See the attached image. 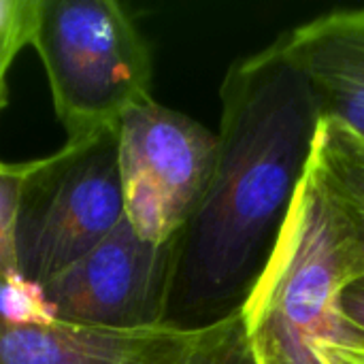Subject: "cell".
Instances as JSON below:
<instances>
[{
  "mask_svg": "<svg viewBox=\"0 0 364 364\" xmlns=\"http://www.w3.org/2000/svg\"><path fill=\"white\" fill-rule=\"evenodd\" d=\"M209 188L175 237L164 326L207 331L237 318L264 275L309 175L322 115L277 41L237 60L222 83Z\"/></svg>",
  "mask_w": 364,
  "mask_h": 364,
  "instance_id": "obj_1",
  "label": "cell"
},
{
  "mask_svg": "<svg viewBox=\"0 0 364 364\" xmlns=\"http://www.w3.org/2000/svg\"><path fill=\"white\" fill-rule=\"evenodd\" d=\"M364 273L356 241L309 168L277 250L241 316L258 364H322L346 333L341 294Z\"/></svg>",
  "mask_w": 364,
  "mask_h": 364,
  "instance_id": "obj_2",
  "label": "cell"
},
{
  "mask_svg": "<svg viewBox=\"0 0 364 364\" xmlns=\"http://www.w3.org/2000/svg\"><path fill=\"white\" fill-rule=\"evenodd\" d=\"M32 47L66 141L117 128L151 98V51L117 0H41Z\"/></svg>",
  "mask_w": 364,
  "mask_h": 364,
  "instance_id": "obj_3",
  "label": "cell"
},
{
  "mask_svg": "<svg viewBox=\"0 0 364 364\" xmlns=\"http://www.w3.org/2000/svg\"><path fill=\"white\" fill-rule=\"evenodd\" d=\"M124 220L117 128L32 160L17 220V271L47 284Z\"/></svg>",
  "mask_w": 364,
  "mask_h": 364,
  "instance_id": "obj_4",
  "label": "cell"
},
{
  "mask_svg": "<svg viewBox=\"0 0 364 364\" xmlns=\"http://www.w3.org/2000/svg\"><path fill=\"white\" fill-rule=\"evenodd\" d=\"M218 132L147 98L117 124L124 218L156 245L175 241L198 209L218 162Z\"/></svg>",
  "mask_w": 364,
  "mask_h": 364,
  "instance_id": "obj_5",
  "label": "cell"
},
{
  "mask_svg": "<svg viewBox=\"0 0 364 364\" xmlns=\"http://www.w3.org/2000/svg\"><path fill=\"white\" fill-rule=\"evenodd\" d=\"M224 324L207 331L83 326L60 318L41 284L21 273L0 277V364H200Z\"/></svg>",
  "mask_w": 364,
  "mask_h": 364,
  "instance_id": "obj_6",
  "label": "cell"
},
{
  "mask_svg": "<svg viewBox=\"0 0 364 364\" xmlns=\"http://www.w3.org/2000/svg\"><path fill=\"white\" fill-rule=\"evenodd\" d=\"M175 241L141 239L126 218L81 260L43 284L53 311L75 324L145 331L164 326Z\"/></svg>",
  "mask_w": 364,
  "mask_h": 364,
  "instance_id": "obj_7",
  "label": "cell"
},
{
  "mask_svg": "<svg viewBox=\"0 0 364 364\" xmlns=\"http://www.w3.org/2000/svg\"><path fill=\"white\" fill-rule=\"evenodd\" d=\"M277 45L305 77L322 119L364 141V9L316 17Z\"/></svg>",
  "mask_w": 364,
  "mask_h": 364,
  "instance_id": "obj_8",
  "label": "cell"
},
{
  "mask_svg": "<svg viewBox=\"0 0 364 364\" xmlns=\"http://www.w3.org/2000/svg\"><path fill=\"white\" fill-rule=\"evenodd\" d=\"M311 173L343 215L364 264V141L346 126L322 119Z\"/></svg>",
  "mask_w": 364,
  "mask_h": 364,
  "instance_id": "obj_9",
  "label": "cell"
},
{
  "mask_svg": "<svg viewBox=\"0 0 364 364\" xmlns=\"http://www.w3.org/2000/svg\"><path fill=\"white\" fill-rule=\"evenodd\" d=\"M41 0H0V111L9 102V75L26 47L34 45Z\"/></svg>",
  "mask_w": 364,
  "mask_h": 364,
  "instance_id": "obj_10",
  "label": "cell"
},
{
  "mask_svg": "<svg viewBox=\"0 0 364 364\" xmlns=\"http://www.w3.org/2000/svg\"><path fill=\"white\" fill-rule=\"evenodd\" d=\"M32 160L4 162L0 160V277L15 275L17 271V220L26 190Z\"/></svg>",
  "mask_w": 364,
  "mask_h": 364,
  "instance_id": "obj_11",
  "label": "cell"
},
{
  "mask_svg": "<svg viewBox=\"0 0 364 364\" xmlns=\"http://www.w3.org/2000/svg\"><path fill=\"white\" fill-rule=\"evenodd\" d=\"M200 364H258L241 314L222 326L220 335L205 350Z\"/></svg>",
  "mask_w": 364,
  "mask_h": 364,
  "instance_id": "obj_12",
  "label": "cell"
},
{
  "mask_svg": "<svg viewBox=\"0 0 364 364\" xmlns=\"http://www.w3.org/2000/svg\"><path fill=\"white\" fill-rule=\"evenodd\" d=\"M322 364H364V335L348 324L346 333L318 350Z\"/></svg>",
  "mask_w": 364,
  "mask_h": 364,
  "instance_id": "obj_13",
  "label": "cell"
},
{
  "mask_svg": "<svg viewBox=\"0 0 364 364\" xmlns=\"http://www.w3.org/2000/svg\"><path fill=\"white\" fill-rule=\"evenodd\" d=\"M343 320L364 335V273L354 277L341 294Z\"/></svg>",
  "mask_w": 364,
  "mask_h": 364,
  "instance_id": "obj_14",
  "label": "cell"
}]
</instances>
